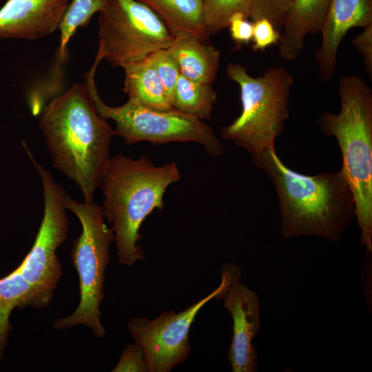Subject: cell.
I'll return each mask as SVG.
<instances>
[{"instance_id":"6da1fadb","label":"cell","mask_w":372,"mask_h":372,"mask_svg":"<svg viewBox=\"0 0 372 372\" xmlns=\"http://www.w3.org/2000/svg\"><path fill=\"white\" fill-rule=\"evenodd\" d=\"M97 112L87 87L74 83L41 112L39 125L53 165L93 203L108 166L114 130Z\"/></svg>"},{"instance_id":"7a4b0ae2","label":"cell","mask_w":372,"mask_h":372,"mask_svg":"<svg viewBox=\"0 0 372 372\" xmlns=\"http://www.w3.org/2000/svg\"><path fill=\"white\" fill-rule=\"evenodd\" d=\"M277 192L283 238L314 235L338 242L355 216L353 196L342 169L308 176L287 167L271 149L252 157Z\"/></svg>"},{"instance_id":"3957f363","label":"cell","mask_w":372,"mask_h":372,"mask_svg":"<svg viewBox=\"0 0 372 372\" xmlns=\"http://www.w3.org/2000/svg\"><path fill=\"white\" fill-rule=\"evenodd\" d=\"M180 179L175 162L156 166L145 156L134 159L123 154L110 158L102 178L103 209L112 225L118 260L132 266L145 260L140 227L155 209L165 207L167 187Z\"/></svg>"},{"instance_id":"277c9868","label":"cell","mask_w":372,"mask_h":372,"mask_svg":"<svg viewBox=\"0 0 372 372\" xmlns=\"http://www.w3.org/2000/svg\"><path fill=\"white\" fill-rule=\"evenodd\" d=\"M340 110L317 118L321 132L334 136L342 156V169L351 189L360 244L372 251V90L362 78L343 75L338 86Z\"/></svg>"},{"instance_id":"5b68a950","label":"cell","mask_w":372,"mask_h":372,"mask_svg":"<svg viewBox=\"0 0 372 372\" xmlns=\"http://www.w3.org/2000/svg\"><path fill=\"white\" fill-rule=\"evenodd\" d=\"M226 74L240 87L242 110L231 123L223 127V138L245 148L252 157L275 149L276 140L289 115L292 75L283 67L273 66L262 75L253 77L238 63H229Z\"/></svg>"},{"instance_id":"8992f818","label":"cell","mask_w":372,"mask_h":372,"mask_svg":"<svg viewBox=\"0 0 372 372\" xmlns=\"http://www.w3.org/2000/svg\"><path fill=\"white\" fill-rule=\"evenodd\" d=\"M63 204L77 217L82 227L81 234L73 240L71 251L79 278L80 301L72 314L56 320L53 328L61 331L85 325L95 336L102 338L105 329L101 322L100 305L105 298V271L114 234L105 223L102 207L94 202L79 203L67 192Z\"/></svg>"},{"instance_id":"52a82bcc","label":"cell","mask_w":372,"mask_h":372,"mask_svg":"<svg viewBox=\"0 0 372 372\" xmlns=\"http://www.w3.org/2000/svg\"><path fill=\"white\" fill-rule=\"evenodd\" d=\"M95 72L90 69L85 74L84 83L99 114L114 121V135L121 136L126 145L144 141L154 144L194 142L201 145L211 156L223 154L224 146L212 128L195 116L174 109H152L130 99L119 106L107 105L97 92Z\"/></svg>"},{"instance_id":"ba28073f","label":"cell","mask_w":372,"mask_h":372,"mask_svg":"<svg viewBox=\"0 0 372 372\" xmlns=\"http://www.w3.org/2000/svg\"><path fill=\"white\" fill-rule=\"evenodd\" d=\"M99 14L96 66L106 59L112 66L123 68L169 48L174 39L164 21L136 0H107Z\"/></svg>"},{"instance_id":"9c48e42d","label":"cell","mask_w":372,"mask_h":372,"mask_svg":"<svg viewBox=\"0 0 372 372\" xmlns=\"http://www.w3.org/2000/svg\"><path fill=\"white\" fill-rule=\"evenodd\" d=\"M225 283L221 277L217 288L180 312L164 311L152 320L137 317L129 321V331L144 354L148 372H169L187 358L192 350L189 338L192 324L200 310L216 297Z\"/></svg>"},{"instance_id":"30bf717a","label":"cell","mask_w":372,"mask_h":372,"mask_svg":"<svg viewBox=\"0 0 372 372\" xmlns=\"http://www.w3.org/2000/svg\"><path fill=\"white\" fill-rule=\"evenodd\" d=\"M225 283L215 298L233 319V338L227 358L234 372H255L258 354L252 344L260 327V307L258 294L240 282L241 270L234 263H225L221 269Z\"/></svg>"},{"instance_id":"8fae6325","label":"cell","mask_w":372,"mask_h":372,"mask_svg":"<svg viewBox=\"0 0 372 372\" xmlns=\"http://www.w3.org/2000/svg\"><path fill=\"white\" fill-rule=\"evenodd\" d=\"M371 23L372 0H331L320 30L321 44L315 54L322 81L333 77L339 46L347 32Z\"/></svg>"},{"instance_id":"7c38bea8","label":"cell","mask_w":372,"mask_h":372,"mask_svg":"<svg viewBox=\"0 0 372 372\" xmlns=\"http://www.w3.org/2000/svg\"><path fill=\"white\" fill-rule=\"evenodd\" d=\"M69 0H8L0 8V38L37 39L58 29Z\"/></svg>"},{"instance_id":"4fadbf2b","label":"cell","mask_w":372,"mask_h":372,"mask_svg":"<svg viewBox=\"0 0 372 372\" xmlns=\"http://www.w3.org/2000/svg\"><path fill=\"white\" fill-rule=\"evenodd\" d=\"M331 0H293L282 24L279 43L280 56L296 59L307 35L320 30Z\"/></svg>"},{"instance_id":"5bb4252c","label":"cell","mask_w":372,"mask_h":372,"mask_svg":"<svg viewBox=\"0 0 372 372\" xmlns=\"http://www.w3.org/2000/svg\"><path fill=\"white\" fill-rule=\"evenodd\" d=\"M167 50L186 78L205 84L215 81L220 58L215 46L203 43L193 34L179 32L174 34Z\"/></svg>"},{"instance_id":"9a60e30c","label":"cell","mask_w":372,"mask_h":372,"mask_svg":"<svg viewBox=\"0 0 372 372\" xmlns=\"http://www.w3.org/2000/svg\"><path fill=\"white\" fill-rule=\"evenodd\" d=\"M123 68L125 71L123 90L128 99L155 110L173 109L149 56Z\"/></svg>"},{"instance_id":"2e32d148","label":"cell","mask_w":372,"mask_h":372,"mask_svg":"<svg viewBox=\"0 0 372 372\" xmlns=\"http://www.w3.org/2000/svg\"><path fill=\"white\" fill-rule=\"evenodd\" d=\"M155 12L174 34H193L202 41L211 35L203 18L202 0H136Z\"/></svg>"},{"instance_id":"e0dca14e","label":"cell","mask_w":372,"mask_h":372,"mask_svg":"<svg viewBox=\"0 0 372 372\" xmlns=\"http://www.w3.org/2000/svg\"><path fill=\"white\" fill-rule=\"evenodd\" d=\"M216 100V92L211 84L192 81L180 73L173 109L201 120L209 118Z\"/></svg>"},{"instance_id":"ac0fdd59","label":"cell","mask_w":372,"mask_h":372,"mask_svg":"<svg viewBox=\"0 0 372 372\" xmlns=\"http://www.w3.org/2000/svg\"><path fill=\"white\" fill-rule=\"evenodd\" d=\"M107 0H72L68 6L58 28L61 32L59 59L64 61L67 45L80 27H85L92 17L101 12Z\"/></svg>"},{"instance_id":"d6986e66","label":"cell","mask_w":372,"mask_h":372,"mask_svg":"<svg viewBox=\"0 0 372 372\" xmlns=\"http://www.w3.org/2000/svg\"><path fill=\"white\" fill-rule=\"evenodd\" d=\"M250 0H202L203 18L211 34L228 28L229 18L236 12L249 16Z\"/></svg>"},{"instance_id":"ffe728a7","label":"cell","mask_w":372,"mask_h":372,"mask_svg":"<svg viewBox=\"0 0 372 372\" xmlns=\"http://www.w3.org/2000/svg\"><path fill=\"white\" fill-rule=\"evenodd\" d=\"M149 56L163 85L167 101L173 108L176 85L180 74L178 63L167 48L157 50Z\"/></svg>"},{"instance_id":"44dd1931","label":"cell","mask_w":372,"mask_h":372,"mask_svg":"<svg viewBox=\"0 0 372 372\" xmlns=\"http://www.w3.org/2000/svg\"><path fill=\"white\" fill-rule=\"evenodd\" d=\"M293 0H250L248 19L254 21L265 18L280 32L285 17Z\"/></svg>"},{"instance_id":"7402d4cb","label":"cell","mask_w":372,"mask_h":372,"mask_svg":"<svg viewBox=\"0 0 372 372\" xmlns=\"http://www.w3.org/2000/svg\"><path fill=\"white\" fill-rule=\"evenodd\" d=\"M112 372H148L141 348L134 342L125 347Z\"/></svg>"},{"instance_id":"603a6c76","label":"cell","mask_w":372,"mask_h":372,"mask_svg":"<svg viewBox=\"0 0 372 372\" xmlns=\"http://www.w3.org/2000/svg\"><path fill=\"white\" fill-rule=\"evenodd\" d=\"M253 23V37L254 44L252 49L255 52L262 51L278 43L280 37V32L276 29L270 21L262 18Z\"/></svg>"},{"instance_id":"cb8c5ba5","label":"cell","mask_w":372,"mask_h":372,"mask_svg":"<svg viewBox=\"0 0 372 372\" xmlns=\"http://www.w3.org/2000/svg\"><path fill=\"white\" fill-rule=\"evenodd\" d=\"M230 34L232 39L238 44H248L253 37V23L248 21L242 13L236 12L229 19Z\"/></svg>"},{"instance_id":"d4e9b609","label":"cell","mask_w":372,"mask_h":372,"mask_svg":"<svg viewBox=\"0 0 372 372\" xmlns=\"http://www.w3.org/2000/svg\"><path fill=\"white\" fill-rule=\"evenodd\" d=\"M363 28L364 30L353 39L352 43L362 56L366 71L372 80V23Z\"/></svg>"}]
</instances>
